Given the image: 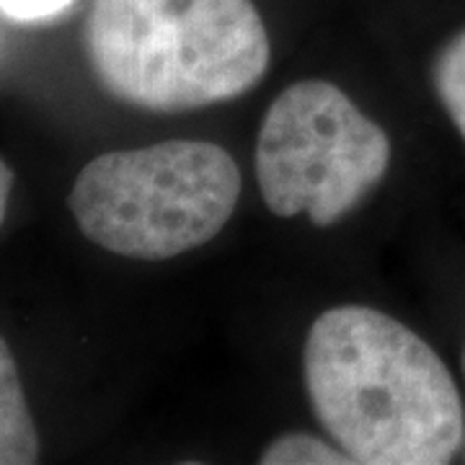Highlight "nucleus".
<instances>
[{
  "label": "nucleus",
  "instance_id": "f257e3e1",
  "mask_svg": "<svg viewBox=\"0 0 465 465\" xmlns=\"http://www.w3.org/2000/svg\"><path fill=\"white\" fill-rule=\"evenodd\" d=\"M305 385L318 421L362 465H445L465 440L448 365L419 333L365 305H339L305 339Z\"/></svg>",
  "mask_w": 465,
  "mask_h": 465
},
{
  "label": "nucleus",
  "instance_id": "f03ea898",
  "mask_svg": "<svg viewBox=\"0 0 465 465\" xmlns=\"http://www.w3.org/2000/svg\"><path fill=\"white\" fill-rule=\"evenodd\" d=\"M84 42L104 91L150 112L238 99L269 67L251 0H94Z\"/></svg>",
  "mask_w": 465,
  "mask_h": 465
},
{
  "label": "nucleus",
  "instance_id": "7ed1b4c3",
  "mask_svg": "<svg viewBox=\"0 0 465 465\" xmlns=\"http://www.w3.org/2000/svg\"><path fill=\"white\" fill-rule=\"evenodd\" d=\"M238 197L241 171L228 150L166 140L85 163L67 207L91 243L127 259L166 262L210 243Z\"/></svg>",
  "mask_w": 465,
  "mask_h": 465
},
{
  "label": "nucleus",
  "instance_id": "20e7f679",
  "mask_svg": "<svg viewBox=\"0 0 465 465\" xmlns=\"http://www.w3.org/2000/svg\"><path fill=\"white\" fill-rule=\"evenodd\" d=\"M391 140L339 85L300 81L269 106L256 140V179L277 217L329 228L381 183Z\"/></svg>",
  "mask_w": 465,
  "mask_h": 465
},
{
  "label": "nucleus",
  "instance_id": "39448f33",
  "mask_svg": "<svg viewBox=\"0 0 465 465\" xmlns=\"http://www.w3.org/2000/svg\"><path fill=\"white\" fill-rule=\"evenodd\" d=\"M39 460V434L24 399L14 351L0 336V465Z\"/></svg>",
  "mask_w": 465,
  "mask_h": 465
},
{
  "label": "nucleus",
  "instance_id": "423d86ee",
  "mask_svg": "<svg viewBox=\"0 0 465 465\" xmlns=\"http://www.w3.org/2000/svg\"><path fill=\"white\" fill-rule=\"evenodd\" d=\"M432 78L437 96L465 140V29L437 54Z\"/></svg>",
  "mask_w": 465,
  "mask_h": 465
},
{
  "label": "nucleus",
  "instance_id": "0eeeda50",
  "mask_svg": "<svg viewBox=\"0 0 465 465\" xmlns=\"http://www.w3.org/2000/svg\"><path fill=\"white\" fill-rule=\"evenodd\" d=\"M262 465H347L351 463L347 452L333 448L329 442L318 440L313 434H284L274 440L264 455L259 458Z\"/></svg>",
  "mask_w": 465,
  "mask_h": 465
},
{
  "label": "nucleus",
  "instance_id": "6e6552de",
  "mask_svg": "<svg viewBox=\"0 0 465 465\" xmlns=\"http://www.w3.org/2000/svg\"><path fill=\"white\" fill-rule=\"evenodd\" d=\"M75 0H0V14L18 24H34L60 16Z\"/></svg>",
  "mask_w": 465,
  "mask_h": 465
},
{
  "label": "nucleus",
  "instance_id": "1a4fd4ad",
  "mask_svg": "<svg viewBox=\"0 0 465 465\" xmlns=\"http://www.w3.org/2000/svg\"><path fill=\"white\" fill-rule=\"evenodd\" d=\"M11 186H14V171L5 166V161L0 158V223L5 217L8 197H11Z\"/></svg>",
  "mask_w": 465,
  "mask_h": 465
},
{
  "label": "nucleus",
  "instance_id": "9d476101",
  "mask_svg": "<svg viewBox=\"0 0 465 465\" xmlns=\"http://www.w3.org/2000/svg\"><path fill=\"white\" fill-rule=\"evenodd\" d=\"M463 370H465V354H463Z\"/></svg>",
  "mask_w": 465,
  "mask_h": 465
}]
</instances>
